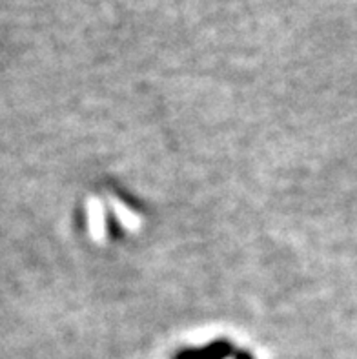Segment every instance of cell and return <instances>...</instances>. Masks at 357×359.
Segmentation results:
<instances>
[{
    "mask_svg": "<svg viewBox=\"0 0 357 359\" xmlns=\"http://www.w3.org/2000/svg\"><path fill=\"white\" fill-rule=\"evenodd\" d=\"M234 354H236V348L228 339H215L208 346L177 352L173 359H227Z\"/></svg>",
    "mask_w": 357,
    "mask_h": 359,
    "instance_id": "6da1fadb",
    "label": "cell"
},
{
    "mask_svg": "<svg viewBox=\"0 0 357 359\" xmlns=\"http://www.w3.org/2000/svg\"><path fill=\"white\" fill-rule=\"evenodd\" d=\"M234 359H253V358H252V355L248 354V352L236 351V354H234Z\"/></svg>",
    "mask_w": 357,
    "mask_h": 359,
    "instance_id": "7a4b0ae2",
    "label": "cell"
}]
</instances>
